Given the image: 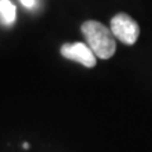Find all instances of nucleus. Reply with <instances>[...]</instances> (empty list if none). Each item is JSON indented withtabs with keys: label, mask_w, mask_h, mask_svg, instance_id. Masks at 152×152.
<instances>
[{
	"label": "nucleus",
	"mask_w": 152,
	"mask_h": 152,
	"mask_svg": "<svg viewBox=\"0 0 152 152\" xmlns=\"http://www.w3.org/2000/svg\"><path fill=\"white\" fill-rule=\"evenodd\" d=\"M23 148H29V143H27V142H26V143H23Z\"/></svg>",
	"instance_id": "nucleus-6"
},
{
	"label": "nucleus",
	"mask_w": 152,
	"mask_h": 152,
	"mask_svg": "<svg viewBox=\"0 0 152 152\" xmlns=\"http://www.w3.org/2000/svg\"><path fill=\"white\" fill-rule=\"evenodd\" d=\"M61 55L65 58L80 62L85 67H94L96 65V56L94 55V52L89 46L81 43V42L65 43L61 47Z\"/></svg>",
	"instance_id": "nucleus-3"
},
{
	"label": "nucleus",
	"mask_w": 152,
	"mask_h": 152,
	"mask_svg": "<svg viewBox=\"0 0 152 152\" xmlns=\"http://www.w3.org/2000/svg\"><path fill=\"white\" fill-rule=\"evenodd\" d=\"M20 3L26 8H29V9L34 8V5H36V0H20Z\"/></svg>",
	"instance_id": "nucleus-5"
},
{
	"label": "nucleus",
	"mask_w": 152,
	"mask_h": 152,
	"mask_svg": "<svg viewBox=\"0 0 152 152\" xmlns=\"http://www.w3.org/2000/svg\"><path fill=\"white\" fill-rule=\"evenodd\" d=\"M110 31L114 37L126 45H134L140 36V26L126 13H119L112 18Z\"/></svg>",
	"instance_id": "nucleus-2"
},
{
	"label": "nucleus",
	"mask_w": 152,
	"mask_h": 152,
	"mask_svg": "<svg viewBox=\"0 0 152 152\" xmlns=\"http://www.w3.org/2000/svg\"><path fill=\"white\" fill-rule=\"evenodd\" d=\"M0 17L7 24H12L17 17V8L10 0H0Z\"/></svg>",
	"instance_id": "nucleus-4"
},
{
	"label": "nucleus",
	"mask_w": 152,
	"mask_h": 152,
	"mask_svg": "<svg viewBox=\"0 0 152 152\" xmlns=\"http://www.w3.org/2000/svg\"><path fill=\"white\" fill-rule=\"evenodd\" d=\"M81 32L98 58L108 60L115 52V41L112 31L98 20H86L81 24Z\"/></svg>",
	"instance_id": "nucleus-1"
}]
</instances>
